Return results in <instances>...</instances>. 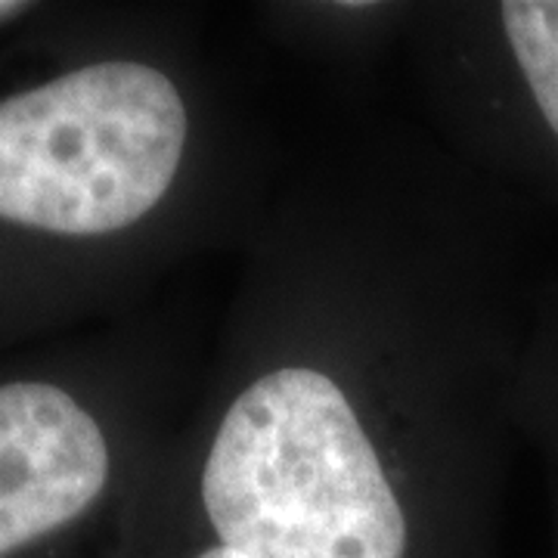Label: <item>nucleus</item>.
Returning a JSON list of instances; mask_svg holds the SVG:
<instances>
[{
  "label": "nucleus",
  "instance_id": "5",
  "mask_svg": "<svg viewBox=\"0 0 558 558\" xmlns=\"http://www.w3.org/2000/svg\"><path fill=\"white\" fill-rule=\"evenodd\" d=\"M25 10H28V3H20V0H0V25H3V22L20 20Z\"/></svg>",
  "mask_w": 558,
  "mask_h": 558
},
{
  "label": "nucleus",
  "instance_id": "2",
  "mask_svg": "<svg viewBox=\"0 0 558 558\" xmlns=\"http://www.w3.org/2000/svg\"><path fill=\"white\" fill-rule=\"evenodd\" d=\"M186 109L146 62L65 69L0 97V227L94 240L134 227L178 174Z\"/></svg>",
  "mask_w": 558,
  "mask_h": 558
},
{
  "label": "nucleus",
  "instance_id": "4",
  "mask_svg": "<svg viewBox=\"0 0 558 558\" xmlns=\"http://www.w3.org/2000/svg\"><path fill=\"white\" fill-rule=\"evenodd\" d=\"M499 13L539 112L558 137V0H506Z\"/></svg>",
  "mask_w": 558,
  "mask_h": 558
},
{
  "label": "nucleus",
  "instance_id": "6",
  "mask_svg": "<svg viewBox=\"0 0 558 558\" xmlns=\"http://www.w3.org/2000/svg\"><path fill=\"white\" fill-rule=\"evenodd\" d=\"M199 558H242V556H236V553H230V549L218 546V549H208V553H202Z\"/></svg>",
  "mask_w": 558,
  "mask_h": 558
},
{
  "label": "nucleus",
  "instance_id": "3",
  "mask_svg": "<svg viewBox=\"0 0 558 558\" xmlns=\"http://www.w3.org/2000/svg\"><path fill=\"white\" fill-rule=\"evenodd\" d=\"M109 440L62 385L0 381V558L81 521L109 484Z\"/></svg>",
  "mask_w": 558,
  "mask_h": 558
},
{
  "label": "nucleus",
  "instance_id": "1",
  "mask_svg": "<svg viewBox=\"0 0 558 558\" xmlns=\"http://www.w3.org/2000/svg\"><path fill=\"white\" fill-rule=\"evenodd\" d=\"M220 546L242 558H403L407 524L339 385L286 366L242 391L202 475Z\"/></svg>",
  "mask_w": 558,
  "mask_h": 558
}]
</instances>
